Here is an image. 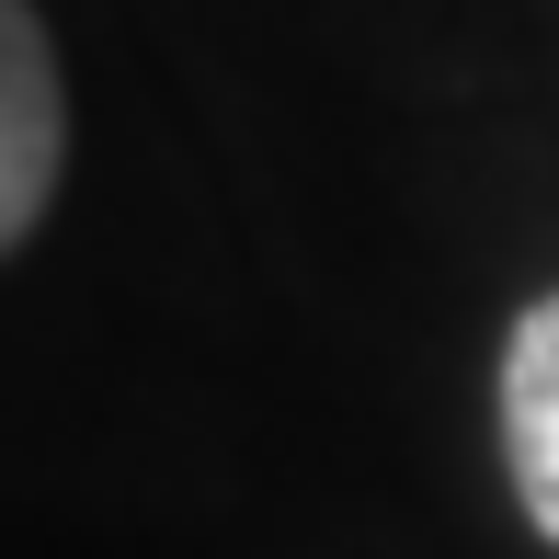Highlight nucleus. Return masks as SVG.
<instances>
[{
    "label": "nucleus",
    "instance_id": "obj_1",
    "mask_svg": "<svg viewBox=\"0 0 559 559\" xmlns=\"http://www.w3.org/2000/svg\"><path fill=\"white\" fill-rule=\"evenodd\" d=\"M69 160V92H58V46H46L35 0H0V251H23V228L46 217Z\"/></svg>",
    "mask_w": 559,
    "mask_h": 559
},
{
    "label": "nucleus",
    "instance_id": "obj_2",
    "mask_svg": "<svg viewBox=\"0 0 559 559\" xmlns=\"http://www.w3.org/2000/svg\"><path fill=\"white\" fill-rule=\"evenodd\" d=\"M502 468H514L525 525L559 548V286L525 297L502 332Z\"/></svg>",
    "mask_w": 559,
    "mask_h": 559
}]
</instances>
